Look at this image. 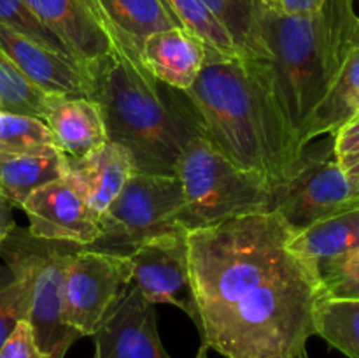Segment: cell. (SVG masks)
I'll list each match as a JSON object with an SVG mask.
<instances>
[{
    "label": "cell",
    "instance_id": "cell-1",
    "mask_svg": "<svg viewBox=\"0 0 359 358\" xmlns=\"http://www.w3.org/2000/svg\"><path fill=\"white\" fill-rule=\"evenodd\" d=\"M277 213H252L188 232L200 333L196 358H293L316 336L323 284L290 248Z\"/></svg>",
    "mask_w": 359,
    "mask_h": 358
},
{
    "label": "cell",
    "instance_id": "cell-2",
    "mask_svg": "<svg viewBox=\"0 0 359 358\" xmlns=\"http://www.w3.org/2000/svg\"><path fill=\"white\" fill-rule=\"evenodd\" d=\"M203 137L235 165L283 185L305 147L287 121L263 60L209 49L188 91Z\"/></svg>",
    "mask_w": 359,
    "mask_h": 358
},
{
    "label": "cell",
    "instance_id": "cell-3",
    "mask_svg": "<svg viewBox=\"0 0 359 358\" xmlns=\"http://www.w3.org/2000/svg\"><path fill=\"white\" fill-rule=\"evenodd\" d=\"M90 76V98L100 107L107 139L128 151L133 172L175 175L184 147L203 137L188 93L151 76L139 49L126 42Z\"/></svg>",
    "mask_w": 359,
    "mask_h": 358
},
{
    "label": "cell",
    "instance_id": "cell-4",
    "mask_svg": "<svg viewBox=\"0 0 359 358\" xmlns=\"http://www.w3.org/2000/svg\"><path fill=\"white\" fill-rule=\"evenodd\" d=\"M258 35L277 100L305 147L312 114L359 42L354 0H326L309 14H284L262 6Z\"/></svg>",
    "mask_w": 359,
    "mask_h": 358
},
{
    "label": "cell",
    "instance_id": "cell-5",
    "mask_svg": "<svg viewBox=\"0 0 359 358\" xmlns=\"http://www.w3.org/2000/svg\"><path fill=\"white\" fill-rule=\"evenodd\" d=\"M175 178L184 199L177 223L186 232L270 209L272 185L258 172L235 165L205 137L184 147Z\"/></svg>",
    "mask_w": 359,
    "mask_h": 358
},
{
    "label": "cell",
    "instance_id": "cell-6",
    "mask_svg": "<svg viewBox=\"0 0 359 358\" xmlns=\"http://www.w3.org/2000/svg\"><path fill=\"white\" fill-rule=\"evenodd\" d=\"M81 248L83 244L76 242L37 237L18 225L0 242V258L11 276L21 277L28 284L27 321L39 350L51 358H65L70 346L84 337L63 318L67 267Z\"/></svg>",
    "mask_w": 359,
    "mask_h": 358
},
{
    "label": "cell",
    "instance_id": "cell-7",
    "mask_svg": "<svg viewBox=\"0 0 359 358\" xmlns=\"http://www.w3.org/2000/svg\"><path fill=\"white\" fill-rule=\"evenodd\" d=\"M182 204L175 175L133 172L100 216V237L86 248L116 256L132 255L149 239L184 230L177 223Z\"/></svg>",
    "mask_w": 359,
    "mask_h": 358
},
{
    "label": "cell",
    "instance_id": "cell-8",
    "mask_svg": "<svg viewBox=\"0 0 359 358\" xmlns=\"http://www.w3.org/2000/svg\"><path fill=\"white\" fill-rule=\"evenodd\" d=\"M356 206L346 171L333 151L328 135L316 146L307 144L293 174L272 190L269 213H277L293 234L318 221Z\"/></svg>",
    "mask_w": 359,
    "mask_h": 358
},
{
    "label": "cell",
    "instance_id": "cell-9",
    "mask_svg": "<svg viewBox=\"0 0 359 358\" xmlns=\"http://www.w3.org/2000/svg\"><path fill=\"white\" fill-rule=\"evenodd\" d=\"M130 283L132 265L126 256L93 251L83 246L74 253L67 267L65 323L84 337H91L121 300Z\"/></svg>",
    "mask_w": 359,
    "mask_h": 358
},
{
    "label": "cell",
    "instance_id": "cell-10",
    "mask_svg": "<svg viewBox=\"0 0 359 358\" xmlns=\"http://www.w3.org/2000/svg\"><path fill=\"white\" fill-rule=\"evenodd\" d=\"M132 265V281L149 304L179 307L196 325L195 297L188 262V232L158 235L126 256Z\"/></svg>",
    "mask_w": 359,
    "mask_h": 358
},
{
    "label": "cell",
    "instance_id": "cell-11",
    "mask_svg": "<svg viewBox=\"0 0 359 358\" xmlns=\"http://www.w3.org/2000/svg\"><path fill=\"white\" fill-rule=\"evenodd\" d=\"M25 4L88 72L118 49L119 41L102 18L95 0H25Z\"/></svg>",
    "mask_w": 359,
    "mask_h": 358
},
{
    "label": "cell",
    "instance_id": "cell-12",
    "mask_svg": "<svg viewBox=\"0 0 359 358\" xmlns=\"http://www.w3.org/2000/svg\"><path fill=\"white\" fill-rule=\"evenodd\" d=\"M20 209L30 221L28 232L37 237L83 246L100 237V214L88 206L65 175L35 190Z\"/></svg>",
    "mask_w": 359,
    "mask_h": 358
},
{
    "label": "cell",
    "instance_id": "cell-13",
    "mask_svg": "<svg viewBox=\"0 0 359 358\" xmlns=\"http://www.w3.org/2000/svg\"><path fill=\"white\" fill-rule=\"evenodd\" d=\"M91 337L93 358H172L158 333L156 309L137 286L126 290Z\"/></svg>",
    "mask_w": 359,
    "mask_h": 358
},
{
    "label": "cell",
    "instance_id": "cell-14",
    "mask_svg": "<svg viewBox=\"0 0 359 358\" xmlns=\"http://www.w3.org/2000/svg\"><path fill=\"white\" fill-rule=\"evenodd\" d=\"M0 49L44 93L90 98V72L72 56L44 48L6 25H0Z\"/></svg>",
    "mask_w": 359,
    "mask_h": 358
},
{
    "label": "cell",
    "instance_id": "cell-15",
    "mask_svg": "<svg viewBox=\"0 0 359 358\" xmlns=\"http://www.w3.org/2000/svg\"><path fill=\"white\" fill-rule=\"evenodd\" d=\"M290 248L323 284L326 277L359 255V204L293 234Z\"/></svg>",
    "mask_w": 359,
    "mask_h": 358
},
{
    "label": "cell",
    "instance_id": "cell-16",
    "mask_svg": "<svg viewBox=\"0 0 359 358\" xmlns=\"http://www.w3.org/2000/svg\"><path fill=\"white\" fill-rule=\"evenodd\" d=\"M209 46L184 27L149 35L140 46V62L151 76L181 91H188L205 65Z\"/></svg>",
    "mask_w": 359,
    "mask_h": 358
},
{
    "label": "cell",
    "instance_id": "cell-17",
    "mask_svg": "<svg viewBox=\"0 0 359 358\" xmlns=\"http://www.w3.org/2000/svg\"><path fill=\"white\" fill-rule=\"evenodd\" d=\"M132 174L133 164L130 153L111 140L86 157H67L65 178L100 216L119 195Z\"/></svg>",
    "mask_w": 359,
    "mask_h": 358
},
{
    "label": "cell",
    "instance_id": "cell-18",
    "mask_svg": "<svg viewBox=\"0 0 359 358\" xmlns=\"http://www.w3.org/2000/svg\"><path fill=\"white\" fill-rule=\"evenodd\" d=\"M42 119L67 157H86L109 140L100 107L91 98L49 95Z\"/></svg>",
    "mask_w": 359,
    "mask_h": 358
},
{
    "label": "cell",
    "instance_id": "cell-19",
    "mask_svg": "<svg viewBox=\"0 0 359 358\" xmlns=\"http://www.w3.org/2000/svg\"><path fill=\"white\" fill-rule=\"evenodd\" d=\"M67 157L56 146L34 153H0V192L14 207L48 183L65 175Z\"/></svg>",
    "mask_w": 359,
    "mask_h": 358
},
{
    "label": "cell",
    "instance_id": "cell-20",
    "mask_svg": "<svg viewBox=\"0 0 359 358\" xmlns=\"http://www.w3.org/2000/svg\"><path fill=\"white\" fill-rule=\"evenodd\" d=\"M95 4L114 37L139 53L149 35L179 27L161 0H95Z\"/></svg>",
    "mask_w": 359,
    "mask_h": 358
},
{
    "label": "cell",
    "instance_id": "cell-21",
    "mask_svg": "<svg viewBox=\"0 0 359 358\" xmlns=\"http://www.w3.org/2000/svg\"><path fill=\"white\" fill-rule=\"evenodd\" d=\"M356 114H359V42L349 53L335 83L312 114L304 133L305 146L316 137L333 135Z\"/></svg>",
    "mask_w": 359,
    "mask_h": 358
},
{
    "label": "cell",
    "instance_id": "cell-22",
    "mask_svg": "<svg viewBox=\"0 0 359 358\" xmlns=\"http://www.w3.org/2000/svg\"><path fill=\"white\" fill-rule=\"evenodd\" d=\"M316 336L347 358H359V298L323 295L314 312Z\"/></svg>",
    "mask_w": 359,
    "mask_h": 358
},
{
    "label": "cell",
    "instance_id": "cell-23",
    "mask_svg": "<svg viewBox=\"0 0 359 358\" xmlns=\"http://www.w3.org/2000/svg\"><path fill=\"white\" fill-rule=\"evenodd\" d=\"M203 6L230 34L242 56L266 60L258 35V14L263 0H202Z\"/></svg>",
    "mask_w": 359,
    "mask_h": 358
},
{
    "label": "cell",
    "instance_id": "cell-24",
    "mask_svg": "<svg viewBox=\"0 0 359 358\" xmlns=\"http://www.w3.org/2000/svg\"><path fill=\"white\" fill-rule=\"evenodd\" d=\"M168 13L177 20L181 27L198 35L209 49L224 56L241 55L235 48L230 34L223 25L214 18V14L203 6L202 0H161Z\"/></svg>",
    "mask_w": 359,
    "mask_h": 358
},
{
    "label": "cell",
    "instance_id": "cell-25",
    "mask_svg": "<svg viewBox=\"0 0 359 358\" xmlns=\"http://www.w3.org/2000/svg\"><path fill=\"white\" fill-rule=\"evenodd\" d=\"M49 93L39 90L0 49V111L44 118Z\"/></svg>",
    "mask_w": 359,
    "mask_h": 358
},
{
    "label": "cell",
    "instance_id": "cell-26",
    "mask_svg": "<svg viewBox=\"0 0 359 358\" xmlns=\"http://www.w3.org/2000/svg\"><path fill=\"white\" fill-rule=\"evenodd\" d=\"M56 146L51 130L37 116L0 111V153H34Z\"/></svg>",
    "mask_w": 359,
    "mask_h": 358
},
{
    "label": "cell",
    "instance_id": "cell-27",
    "mask_svg": "<svg viewBox=\"0 0 359 358\" xmlns=\"http://www.w3.org/2000/svg\"><path fill=\"white\" fill-rule=\"evenodd\" d=\"M0 25H6L11 30L25 35L44 48L72 56L69 48L35 16V13L25 4V0H0Z\"/></svg>",
    "mask_w": 359,
    "mask_h": 358
},
{
    "label": "cell",
    "instance_id": "cell-28",
    "mask_svg": "<svg viewBox=\"0 0 359 358\" xmlns=\"http://www.w3.org/2000/svg\"><path fill=\"white\" fill-rule=\"evenodd\" d=\"M28 309L30 291L21 277L11 276V279L0 283V347L18 323L28 318Z\"/></svg>",
    "mask_w": 359,
    "mask_h": 358
},
{
    "label": "cell",
    "instance_id": "cell-29",
    "mask_svg": "<svg viewBox=\"0 0 359 358\" xmlns=\"http://www.w3.org/2000/svg\"><path fill=\"white\" fill-rule=\"evenodd\" d=\"M323 295L359 298V255L323 281Z\"/></svg>",
    "mask_w": 359,
    "mask_h": 358
},
{
    "label": "cell",
    "instance_id": "cell-30",
    "mask_svg": "<svg viewBox=\"0 0 359 358\" xmlns=\"http://www.w3.org/2000/svg\"><path fill=\"white\" fill-rule=\"evenodd\" d=\"M333 151L344 171L359 164V114L333 133Z\"/></svg>",
    "mask_w": 359,
    "mask_h": 358
},
{
    "label": "cell",
    "instance_id": "cell-31",
    "mask_svg": "<svg viewBox=\"0 0 359 358\" xmlns=\"http://www.w3.org/2000/svg\"><path fill=\"white\" fill-rule=\"evenodd\" d=\"M0 358H51L39 350L28 321H20L0 347Z\"/></svg>",
    "mask_w": 359,
    "mask_h": 358
},
{
    "label": "cell",
    "instance_id": "cell-32",
    "mask_svg": "<svg viewBox=\"0 0 359 358\" xmlns=\"http://www.w3.org/2000/svg\"><path fill=\"white\" fill-rule=\"evenodd\" d=\"M325 4L326 0H269L263 6L284 14H309L319 11Z\"/></svg>",
    "mask_w": 359,
    "mask_h": 358
},
{
    "label": "cell",
    "instance_id": "cell-33",
    "mask_svg": "<svg viewBox=\"0 0 359 358\" xmlns=\"http://www.w3.org/2000/svg\"><path fill=\"white\" fill-rule=\"evenodd\" d=\"M13 204L6 199L2 192H0V242L9 235V232L16 227L13 214Z\"/></svg>",
    "mask_w": 359,
    "mask_h": 358
},
{
    "label": "cell",
    "instance_id": "cell-34",
    "mask_svg": "<svg viewBox=\"0 0 359 358\" xmlns=\"http://www.w3.org/2000/svg\"><path fill=\"white\" fill-rule=\"evenodd\" d=\"M347 181H349L351 195H353V202L359 204V164L346 171Z\"/></svg>",
    "mask_w": 359,
    "mask_h": 358
},
{
    "label": "cell",
    "instance_id": "cell-35",
    "mask_svg": "<svg viewBox=\"0 0 359 358\" xmlns=\"http://www.w3.org/2000/svg\"><path fill=\"white\" fill-rule=\"evenodd\" d=\"M293 358H309V357H307V351H304V353L297 354V357H293Z\"/></svg>",
    "mask_w": 359,
    "mask_h": 358
},
{
    "label": "cell",
    "instance_id": "cell-36",
    "mask_svg": "<svg viewBox=\"0 0 359 358\" xmlns=\"http://www.w3.org/2000/svg\"><path fill=\"white\" fill-rule=\"evenodd\" d=\"M266 2H269V0H263V4H266Z\"/></svg>",
    "mask_w": 359,
    "mask_h": 358
}]
</instances>
